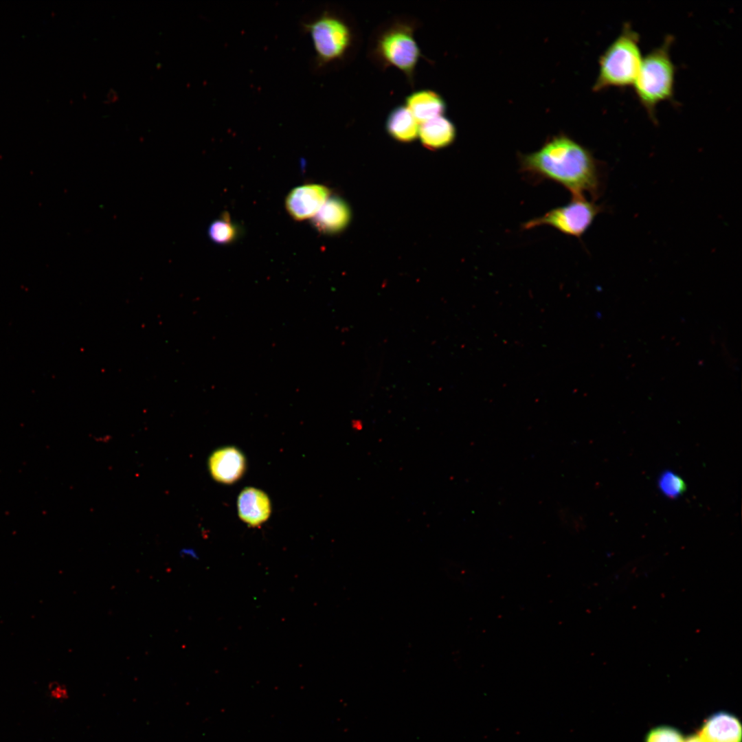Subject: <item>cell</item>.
I'll list each match as a JSON object with an SVG mask.
<instances>
[{
  "mask_svg": "<svg viewBox=\"0 0 742 742\" xmlns=\"http://www.w3.org/2000/svg\"><path fill=\"white\" fill-rule=\"evenodd\" d=\"M519 170L535 181L548 180L567 189L572 196L596 199L603 176L592 151L564 133L546 139L537 150L518 155Z\"/></svg>",
  "mask_w": 742,
  "mask_h": 742,
  "instance_id": "obj_1",
  "label": "cell"
},
{
  "mask_svg": "<svg viewBox=\"0 0 742 742\" xmlns=\"http://www.w3.org/2000/svg\"><path fill=\"white\" fill-rule=\"evenodd\" d=\"M674 41L671 34L644 56L633 85L638 101L654 124L656 110L664 102L674 101L676 67L671 58V49Z\"/></svg>",
  "mask_w": 742,
  "mask_h": 742,
  "instance_id": "obj_2",
  "label": "cell"
},
{
  "mask_svg": "<svg viewBox=\"0 0 742 742\" xmlns=\"http://www.w3.org/2000/svg\"><path fill=\"white\" fill-rule=\"evenodd\" d=\"M642 58L640 34L631 23H625L618 35L599 57L593 91L632 87Z\"/></svg>",
  "mask_w": 742,
  "mask_h": 742,
  "instance_id": "obj_3",
  "label": "cell"
},
{
  "mask_svg": "<svg viewBox=\"0 0 742 742\" xmlns=\"http://www.w3.org/2000/svg\"><path fill=\"white\" fill-rule=\"evenodd\" d=\"M415 29L412 22L394 21L378 34L372 50L374 59L383 68H397L412 85L416 65L423 57L414 38Z\"/></svg>",
  "mask_w": 742,
  "mask_h": 742,
  "instance_id": "obj_4",
  "label": "cell"
},
{
  "mask_svg": "<svg viewBox=\"0 0 742 742\" xmlns=\"http://www.w3.org/2000/svg\"><path fill=\"white\" fill-rule=\"evenodd\" d=\"M309 34L319 66L343 60L353 44V33L346 21L330 11H324L304 24Z\"/></svg>",
  "mask_w": 742,
  "mask_h": 742,
  "instance_id": "obj_5",
  "label": "cell"
},
{
  "mask_svg": "<svg viewBox=\"0 0 742 742\" xmlns=\"http://www.w3.org/2000/svg\"><path fill=\"white\" fill-rule=\"evenodd\" d=\"M603 210L602 205L596 204L594 200L587 199L585 196H572L568 203L524 223L522 228L531 229L548 226L565 235L579 238Z\"/></svg>",
  "mask_w": 742,
  "mask_h": 742,
  "instance_id": "obj_6",
  "label": "cell"
},
{
  "mask_svg": "<svg viewBox=\"0 0 742 742\" xmlns=\"http://www.w3.org/2000/svg\"><path fill=\"white\" fill-rule=\"evenodd\" d=\"M330 190L320 184H306L293 188L286 198V208L296 221L314 216L329 197Z\"/></svg>",
  "mask_w": 742,
  "mask_h": 742,
  "instance_id": "obj_7",
  "label": "cell"
},
{
  "mask_svg": "<svg viewBox=\"0 0 742 742\" xmlns=\"http://www.w3.org/2000/svg\"><path fill=\"white\" fill-rule=\"evenodd\" d=\"M698 735L704 742H741V724L734 715L719 712L706 719Z\"/></svg>",
  "mask_w": 742,
  "mask_h": 742,
  "instance_id": "obj_8",
  "label": "cell"
},
{
  "mask_svg": "<svg viewBox=\"0 0 742 742\" xmlns=\"http://www.w3.org/2000/svg\"><path fill=\"white\" fill-rule=\"evenodd\" d=\"M351 212L346 202L339 197L328 199L313 216V225L320 232L335 234L348 225Z\"/></svg>",
  "mask_w": 742,
  "mask_h": 742,
  "instance_id": "obj_9",
  "label": "cell"
},
{
  "mask_svg": "<svg viewBox=\"0 0 742 742\" xmlns=\"http://www.w3.org/2000/svg\"><path fill=\"white\" fill-rule=\"evenodd\" d=\"M210 471L213 477L223 483L238 480L245 469V458L234 447H225L214 452L209 459Z\"/></svg>",
  "mask_w": 742,
  "mask_h": 742,
  "instance_id": "obj_10",
  "label": "cell"
},
{
  "mask_svg": "<svg viewBox=\"0 0 742 742\" xmlns=\"http://www.w3.org/2000/svg\"><path fill=\"white\" fill-rule=\"evenodd\" d=\"M455 124L446 116L441 115L419 125L418 138L422 145L431 150L447 148L456 138Z\"/></svg>",
  "mask_w": 742,
  "mask_h": 742,
  "instance_id": "obj_11",
  "label": "cell"
},
{
  "mask_svg": "<svg viewBox=\"0 0 742 742\" xmlns=\"http://www.w3.org/2000/svg\"><path fill=\"white\" fill-rule=\"evenodd\" d=\"M405 106L419 124L444 115L447 103L442 96L431 89L414 91L405 99Z\"/></svg>",
  "mask_w": 742,
  "mask_h": 742,
  "instance_id": "obj_12",
  "label": "cell"
},
{
  "mask_svg": "<svg viewBox=\"0 0 742 742\" xmlns=\"http://www.w3.org/2000/svg\"><path fill=\"white\" fill-rule=\"evenodd\" d=\"M238 510L243 521L250 526H256L269 517L270 501L262 491L247 488L241 492L238 498Z\"/></svg>",
  "mask_w": 742,
  "mask_h": 742,
  "instance_id": "obj_13",
  "label": "cell"
},
{
  "mask_svg": "<svg viewBox=\"0 0 742 742\" xmlns=\"http://www.w3.org/2000/svg\"><path fill=\"white\" fill-rule=\"evenodd\" d=\"M420 124L405 105L400 104L387 115L385 128L388 135L401 143H411L418 138Z\"/></svg>",
  "mask_w": 742,
  "mask_h": 742,
  "instance_id": "obj_14",
  "label": "cell"
},
{
  "mask_svg": "<svg viewBox=\"0 0 742 742\" xmlns=\"http://www.w3.org/2000/svg\"><path fill=\"white\" fill-rule=\"evenodd\" d=\"M238 229L230 220L227 214H223L220 218L214 221L209 226L208 236L214 243L225 245L236 238Z\"/></svg>",
  "mask_w": 742,
  "mask_h": 742,
  "instance_id": "obj_15",
  "label": "cell"
},
{
  "mask_svg": "<svg viewBox=\"0 0 742 742\" xmlns=\"http://www.w3.org/2000/svg\"><path fill=\"white\" fill-rule=\"evenodd\" d=\"M658 486L661 492L670 498L677 497L686 488L682 478L671 471H665L660 475Z\"/></svg>",
  "mask_w": 742,
  "mask_h": 742,
  "instance_id": "obj_16",
  "label": "cell"
},
{
  "mask_svg": "<svg viewBox=\"0 0 742 742\" xmlns=\"http://www.w3.org/2000/svg\"><path fill=\"white\" fill-rule=\"evenodd\" d=\"M682 734L677 729L670 726H658L651 730L644 742H684Z\"/></svg>",
  "mask_w": 742,
  "mask_h": 742,
  "instance_id": "obj_17",
  "label": "cell"
},
{
  "mask_svg": "<svg viewBox=\"0 0 742 742\" xmlns=\"http://www.w3.org/2000/svg\"><path fill=\"white\" fill-rule=\"evenodd\" d=\"M684 742H704L699 735H691L684 739Z\"/></svg>",
  "mask_w": 742,
  "mask_h": 742,
  "instance_id": "obj_18",
  "label": "cell"
}]
</instances>
